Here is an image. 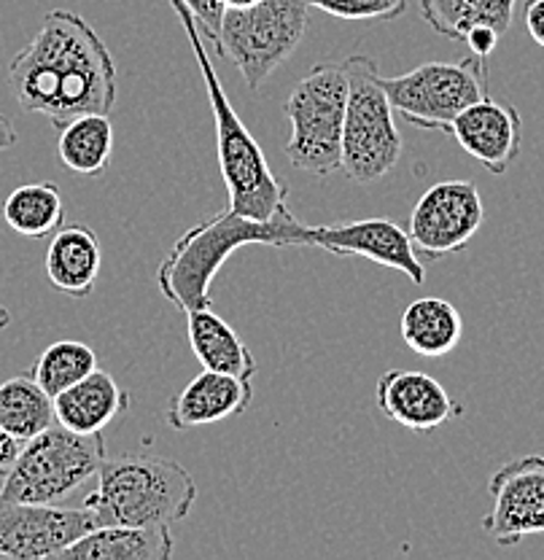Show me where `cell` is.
<instances>
[{"instance_id": "1", "label": "cell", "mask_w": 544, "mask_h": 560, "mask_svg": "<svg viewBox=\"0 0 544 560\" xmlns=\"http://www.w3.org/2000/svg\"><path fill=\"white\" fill-rule=\"evenodd\" d=\"M9 90L25 114L46 116L60 130L81 114L114 110L116 62L84 16L57 9L9 62Z\"/></svg>"}, {"instance_id": "2", "label": "cell", "mask_w": 544, "mask_h": 560, "mask_svg": "<svg viewBox=\"0 0 544 560\" xmlns=\"http://www.w3.org/2000/svg\"><path fill=\"white\" fill-rule=\"evenodd\" d=\"M321 235H324V226L302 224L291 213L289 202L265 221L224 208L213 215H205L173 243L171 254L162 259L160 270H157V285H160L162 296H167L181 313L200 311L213 302L210 283L235 250L245 245L319 248Z\"/></svg>"}, {"instance_id": "3", "label": "cell", "mask_w": 544, "mask_h": 560, "mask_svg": "<svg viewBox=\"0 0 544 560\" xmlns=\"http://www.w3.org/2000/svg\"><path fill=\"white\" fill-rule=\"evenodd\" d=\"M173 11L178 14L181 27H184L186 38H189L192 51H195L197 68L205 81V92H208L210 110H213L216 121V154H219L221 178H224L227 195H230V210L240 215H251V219H270L280 206L289 202V189L275 178L270 162H267L265 151L251 136L248 127L232 108L230 97H227L224 84H221L219 73H216L213 62L208 57V46L197 27L195 14L186 9L184 0H171Z\"/></svg>"}, {"instance_id": "4", "label": "cell", "mask_w": 544, "mask_h": 560, "mask_svg": "<svg viewBox=\"0 0 544 560\" xmlns=\"http://www.w3.org/2000/svg\"><path fill=\"white\" fill-rule=\"evenodd\" d=\"M97 488L84 506L97 525H171L181 523L197 501L195 477L171 458L127 453L105 458Z\"/></svg>"}, {"instance_id": "5", "label": "cell", "mask_w": 544, "mask_h": 560, "mask_svg": "<svg viewBox=\"0 0 544 560\" xmlns=\"http://www.w3.org/2000/svg\"><path fill=\"white\" fill-rule=\"evenodd\" d=\"M105 455L103 434H76L60 423L22 442L14 466L3 475L0 499L20 504H60L97 477Z\"/></svg>"}, {"instance_id": "6", "label": "cell", "mask_w": 544, "mask_h": 560, "mask_svg": "<svg viewBox=\"0 0 544 560\" xmlns=\"http://www.w3.org/2000/svg\"><path fill=\"white\" fill-rule=\"evenodd\" d=\"M343 62L348 75V105L340 173L354 184H372L400 165L405 140L372 57L354 55Z\"/></svg>"}, {"instance_id": "7", "label": "cell", "mask_w": 544, "mask_h": 560, "mask_svg": "<svg viewBox=\"0 0 544 560\" xmlns=\"http://www.w3.org/2000/svg\"><path fill=\"white\" fill-rule=\"evenodd\" d=\"M345 105H348V75L345 62L315 66L286 101L289 140L286 160L297 171L329 178L343 167Z\"/></svg>"}, {"instance_id": "8", "label": "cell", "mask_w": 544, "mask_h": 560, "mask_svg": "<svg viewBox=\"0 0 544 560\" xmlns=\"http://www.w3.org/2000/svg\"><path fill=\"white\" fill-rule=\"evenodd\" d=\"M305 33V0H256L243 9H224L216 55L235 62L245 86L256 92L300 49Z\"/></svg>"}, {"instance_id": "9", "label": "cell", "mask_w": 544, "mask_h": 560, "mask_svg": "<svg viewBox=\"0 0 544 560\" xmlns=\"http://www.w3.org/2000/svg\"><path fill=\"white\" fill-rule=\"evenodd\" d=\"M391 108L420 130L450 132L455 116L488 97L485 60L470 55L453 62H424L409 73L383 79Z\"/></svg>"}, {"instance_id": "10", "label": "cell", "mask_w": 544, "mask_h": 560, "mask_svg": "<svg viewBox=\"0 0 544 560\" xmlns=\"http://www.w3.org/2000/svg\"><path fill=\"white\" fill-rule=\"evenodd\" d=\"M485 221L483 197L475 180L453 178L429 186L409 213V241L420 259L459 254Z\"/></svg>"}, {"instance_id": "11", "label": "cell", "mask_w": 544, "mask_h": 560, "mask_svg": "<svg viewBox=\"0 0 544 560\" xmlns=\"http://www.w3.org/2000/svg\"><path fill=\"white\" fill-rule=\"evenodd\" d=\"M490 512L483 530L499 547H514L544 534V455L531 453L507 460L488 482Z\"/></svg>"}, {"instance_id": "12", "label": "cell", "mask_w": 544, "mask_h": 560, "mask_svg": "<svg viewBox=\"0 0 544 560\" xmlns=\"http://www.w3.org/2000/svg\"><path fill=\"white\" fill-rule=\"evenodd\" d=\"M95 528L97 521L86 506L66 510L0 499V558H60L62 550Z\"/></svg>"}, {"instance_id": "13", "label": "cell", "mask_w": 544, "mask_h": 560, "mask_svg": "<svg viewBox=\"0 0 544 560\" xmlns=\"http://www.w3.org/2000/svg\"><path fill=\"white\" fill-rule=\"evenodd\" d=\"M374 401L385 418L415 434H431L461 416V405L437 377L413 370H385L378 377Z\"/></svg>"}, {"instance_id": "14", "label": "cell", "mask_w": 544, "mask_h": 560, "mask_svg": "<svg viewBox=\"0 0 544 560\" xmlns=\"http://www.w3.org/2000/svg\"><path fill=\"white\" fill-rule=\"evenodd\" d=\"M461 149L488 173L501 175L523 149V119L510 103L483 97L455 116L450 127Z\"/></svg>"}, {"instance_id": "15", "label": "cell", "mask_w": 544, "mask_h": 560, "mask_svg": "<svg viewBox=\"0 0 544 560\" xmlns=\"http://www.w3.org/2000/svg\"><path fill=\"white\" fill-rule=\"evenodd\" d=\"M321 250L340 256H361L374 265L391 267V270L407 276L409 283L420 285L426 280V267L420 254L415 250L409 232L402 230L391 219H361L348 224L324 226Z\"/></svg>"}, {"instance_id": "16", "label": "cell", "mask_w": 544, "mask_h": 560, "mask_svg": "<svg viewBox=\"0 0 544 560\" xmlns=\"http://www.w3.org/2000/svg\"><path fill=\"white\" fill-rule=\"evenodd\" d=\"M254 377H235L227 372L202 370L167 405V423L175 431L200 429L243 416L254 399Z\"/></svg>"}, {"instance_id": "17", "label": "cell", "mask_w": 544, "mask_h": 560, "mask_svg": "<svg viewBox=\"0 0 544 560\" xmlns=\"http://www.w3.org/2000/svg\"><path fill=\"white\" fill-rule=\"evenodd\" d=\"M103 267L101 237L84 224L60 226L46 248V278L70 300H86L95 291Z\"/></svg>"}, {"instance_id": "18", "label": "cell", "mask_w": 544, "mask_h": 560, "mask_svg": "<svg viewBox=\"0 0 544 560\" xmlns=\"http://www.w3.org/2000/svg\"><path fill=\"white\" fill-rule=\"evenodd\" d=\"M127 410H130V394L101 366L55 396L57 423L76 434H103L105 425L114 423Z\"/></svg>"}, {"instance_id": "19", "label": "cell", "mask_w": 544, "mask_h": 560, "mask_svg": "<svg viewBox=\"0 0 544 560\" xmlns=\"http://www.w3.org/2000/svg\"><path fill=\"white\" fill-rule=\"evenodd\" d=\"M173 534L167 525H97L60 552L62 560H167Z\"/></svg>"}, {"instance_id": "20", "label": "cell", "mask_w": 544, "mask_h": 560, "mask_svg": "<svg viewBox=\"0 0 544 560\" xmlns=\"http://www.w3.org/2000/svg\"><path fill=\"white\" fill-rule=\"evenodd\" d=\"M400 331L405 346L424 359H442L459 348L464 337V318L453 302L424 296L402 311Z\"/></svg>"}, {"instance_id": "21", "label": "cell", "mask_w": 544, "mask_h": 560, "mask_svg": "<svg viewBox=\"0 0 544 560\" xmlns=\"http://www.w3.org/2000/svg\"><path fill=\"white\" fill-rule=\"evenodd\" d=\"M186 331H189V346L205 370L227 372L235 377L256 375L254 353L219 313H213L210 307L189 311L186 313Z\"/></svg>"}, {"instance_id": "22", "label": "cell", "mask_w": 544, "mask_h": 560, "mask_svg": "<svg viewBox=\"0 0 544 560\" xmlns=\"http://www.w3.org/2000/svg\"><path fill=\"white\" fill-rule=\"evenodd\" d=\"M518 0H420V16L435 33L464 44L475 27H494L505 35L512 27Z\"/></svg>"}, {"instance_id": "23", "label": "cell", "mask_w": 544, "mask_h": 560, "mask_svg": "<svg viewBox=\"0 0 544 560\" xmlns=\"http://www.w3.org/2000/svg\"><path fill=\"white\" fill-rule=\"evenodd\" d=\"M57 154L76 175H103L114 154V127L108 114H81L60 127Z\"/></svg>"}, {"instance_id": "24", "label": "cell", "mask_w": 544, "mask_h": 560, "mask_svg": "<svg viewBox=\"0 0 544 560\" xmlns=\"http://www.w3.org/2000/svg\"><path fill=\"white\" fill-rule=\"evenodd\" d=\"M3 219L9 230H14L22 237H31V241L55 235L66 221L60 186L51 184V180L16 186L3 202Z\"/></svg>"}, {"instance_id": "25", "label": "cell", "mask_w": 544, "mask_h": 560, "mask_svg": "<svg viewBox=\"0 0 544 560\" xmlns=\"http://www.w3.org/2000/svg\"><path fill=\"white\" fill-rule=\"evenodd\" d=\"M57 423L55 399L35 383L33 375H16L0 383V425L20 442Z\"/></svg>"}, {"instance_id": "26", "label": "cell", "mask_w": 544, "mask_h": 560, "mask_svg": "<svg viewBox=\"0 0 544 560\" xmlns=\"http://www.w3.org/2000/svg\"><path fill=\"white\" fill-rule=\"evenodd\" d=\"M97 366H101V361H97V353L92 350V346L79 340H60L51 342V346L38 355L31 375L35 377V383L55 399L57 394L68 390L70 385H76L79 381H84L86 375H92Z\"/></svg>"}, {"instance_id": "27", "label": "cell", "mask_w": 544, "mask_h": 560, "mask_svg": "<svg viewBox=\"0 0 544 560\" xmlns=\"http://www.w3.org/2000/svg\"><path fill=\"white\" fill-rule=\"evenodd\" d=\"M308 9L343 22H394L407 11L409 0H305Z\"/></svg>"}, {"instance_id": "28", "label": "cell", "mask_w": 544, "mask_h": 560, "mask_svg": "<svg viewBox=\"0 0 544 560\" xmlns=\"http://www.w3.org/2000/svg\"><path fill=\"white\" fill-rule=\"evenodd\" d=\"M184 3L195 14L202 38H208L210 46L219 49V27L221 16H224V3L221 0H184Z\"/></svg>"}, {"instance_id": "29", "label": "cell", "mask_w": 544, "mask_h": 560, "mask_svg": "<svg viewBox=\"0 0 544 560\" xmlns=\"http://www.w3.org/2000/svg\"><path fill=\"white\" fill-rule=\"evenodd\" d=\"M499 38L501 33H496L494 27H475V31L466 33L464 44L470 46L472 55L479 57V60H488L496 51V46H499Z\"/></svg>"}, {"instance_id": "30", "label": "cell", "mask_w": 544, "mask_h": 560, "mask_svg": "<svg viewBox=\"0 0 544 560\" xmlns=\"http://www.w3.org/2000/svg\"><path fill=\"white\" fill-rule=\"evenodd\" d=\"M523 22H525V31L531 35V40L544 49V0H525Z\"/></svg>"}, {"instance_id": "31", "label": "cell", "mask_w": 544, "mask_h": 560, "mask_svg": "<svg viewBox=\"0 0 544 560\" xmlns=\"http://www.w3.org/2000/svg\"><path fill=\"white\" fill-rule=\"evenodd\" d=\"M22 451V442L16 440V436H11L9 431L0 425V475H5V471L14 466L16 455Z\"/></svg>"}, {"instance_id": "32", "label": "cell", "mask_w": 544, "mask_h": 560, "mask_svg": "<svg viewBox=\"0 0 544 560\" xmlns=\"http://www.w3.org/2000/svg\"><path fill=\"white\" fill-rule=\"evenodd\" d=\"M14 143H16V130H14V125H11L9 116L0 114V151L11 149V145H14Z\"/></svg>"}, {"instance_id": "33", "label": "cell", "mask_w": 544, "mask_h": 560, "mask_svg": "<svg viewBox=\"0 0 544 560\" xmlns=\"http://www.w3.org/2000/svg\"><path fill=\"white\" fill-rule=\"evenodd\" d=\"M221 3H224V9H243V5L256 3V0H221Z\"/></svg>"}, {"instance_id": "34", "label": "cell", "mask_w": 544, "mask_h": 560, "mask_svg": "<svg viewBox=\"0 0 544 560\" xmlns=\"http://www.w3.org/2000/svg\"><path fill=\"white\" fill-rule=\"evenodd\" d=\"M9 324H11V313L5 311V307H0V331H3Z\"/></svg>"}]
</instances>
